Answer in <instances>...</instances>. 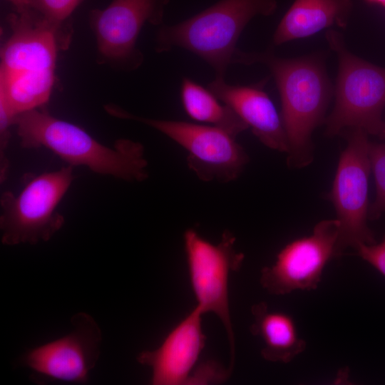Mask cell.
Returning a JSON list of instances; mask_svg holds the SVG:
<instances>
[{
	"instance_id": "11",
	"label": "cell",
	"mask_w": 385,
	"mask_h": 385,
	"mask_svg": "<svg viewBox=\"0 0 385 385\" xmlns=\"http://www.w3.org/2000/svg\"><path fill=\"white\" fill-rule=\"evenodd\" d=\"M169 0H113L103 9L90 13L100 57L128 68H138L143 55L136 47L143 26L162 24Z\"/></svg>"
},
{
	"instance_id": "5",
	"label": "cell",
	"mask_w": 385,
	"mask_h": 385,
	"mask_svg": "<svg viewBox=\"0 0 385 385\" xmlns=\"http://www.w3.org/2000/svg\"><path fill=\"white\" fill-rule=\"evenodd\" d=\"M73 166L31 178L18 194L4 192L0 199L1 242L6 245L49 240L63 225L57 207L73 179Z\"/></svg>"
},
{
	"instance_id": "1",
	"label": "cell",
	"mask_w": 385,
	"mask_h": 385,
	"mask_svg": "<svg viewBox=\"0 0 385 385\" xmlns=\"http://www.w3.org/2000/svg\"><path fill=\"white\" fill-rule=\"evenodd\" d=\"M235 63H262L270 69L281 98V117L289 145L287 164L292 168L310 164L313 160L312 135L324 121L332 95L323 58L311 55L283 58L271 51L240 50Z\"/></svg>"
},
{
	"instance_id": "23",
	"label": "cell",
	"mask_w": 385,
	"mask_h": 385,
	"mask_svg": "<svg viewBox=\"0 0 385 385\" xmlns=\"http://www.w3.org/2000/svg\"><path fill=\"white\" fill-rule=\"evenodd\" d=\"M366 1L385 6V0H366Z\"/></svg>"
},
{
	"instance_id": "17",
	"label": "cell",
	"mask_w": 385,
	"mask_h": 385,
	"mask_svg": "<svg viewBox=\"0 0 385 385\" xmlns=\"http://www.w3.org/2000/svg\"><path fill=\"white\" fill-rule=\"evenodd\" d=\"M180 97L187 115L199 123L220 128L235 138L248 129L230 106L189 78L182 79Z\"/></svg>"
},
{
	"instance_id": "2",
	"label": "cell",
	"mask_w": 385,
	"mask_h": 385,
	"mask_svg": "<svg viewBox=\"0 0 385 385\" xmlns=\"http://www.w3.org/2000/svg\"><path fill=\"white\" fill-rule=\"evenodd\" d=\"M20 145L24 148H46L68 165L129 182L147 179L148 161L143 145L120 139L113 147L103 145L83 128L51 115L43 107L17 115L14 120Z\"/></svg>"
},
{
	"instance_id": "3",
	"label": "cell",
	"mask_w": 385,
	"mask_h": 385,
	"mask_svg": "<svg viewBox=\"0 0 385 385\" xmlns=\"http://www.w3.org/2000/svg\"><path fill=\"white\" fill-rule=\"evenodd\" d=\"M277 9V0H220L201 12L158 31L155 50L174 47L186 49L201 58L225 78L240 49L236 47L247 24L257 16H270Z\"/></svg>"
},
{
	"instance_id": "19",
	"label": "cell",
	"mask_w": 385,
	"mask_h": 385,
	"mask_svg": "<svg viewBox=\"0 0 385 385\" xmlns=\"http://www.w3.org/2000/svg\"><path fill=\"white\" fill-rule=\"evenodd\" d=\"M30 7L48 21L62 26L85 0H29Z\"/></svg>"
},
{
	"instance_id": "7",
	"label": "cell",
	"mask_w": 385,
	"mask_h": 385,
	"mask_svg": "<svg viewBox=\"0 0 385 385\" xmlns=\"http://www.w3.org/2000/svg\"><path fill=\"white\" fill-rule=\"evenodd\" d=\"M347 143L341 153L332 188L328 195L339 223L337 252L341 257L348 248L376 242L369 228V177L370 141L359 128L343 132Z\"/></svg>"
},
{
	"instance_id": "18",
	"label": "cell",
	"mask_w": 385,
	"mask_h": 385,
	"mask_svg": "<svg viewBox=\"0 0 385 385\" xmlns=\"http://www.w3.org/2000/svg\"><path fill=\"white\" fill-rule=\"evenodd\" d=\"M369 159L375 180L376 197L369 206V219L376 220L385 212V143L370 142Z\"/></svg>"
},
{
	"instance_id": "21",
	"label": "cell",
	"mask_w": 385,
	"mask_h": 385,
	"mask_svg": "<svg viewBox=\"0 0 385 385\" xmlns=\"http://www.w3.org/2000/svg\"><path fill=\"white\" fill-rule=\"evenodd\" d=\"M354 250L356 255L385 277V235L380 242L359 244Z\"/></svg>"
},
{
	"instance_id": "6",
	"label": "cell",
	"mask_w": 385,
	"mask_h": 385,
	"mask_svg": "<svg viewBox=\"0 0 385 385\" xmlns=\"http://www.w3.org/2000/svg\"><path fill=\"white\" fill-rule=\"evenodd\" d=\"M105 108L114 117L140 122L178 143L188 153L189 168L203 181H233L248 163V155L236 138L217 127L137 116L115 105Z\"/></svg>"
},
{
	"instance_id": "10",
	"label": "cell",
	"mask_w": 385,
	"mask_h": 385,
	"mask_svg": "<svg viewBox=\"0 0 385 385\" xmlns=\"http://www.w3.org/2000/svg\"><path fill=\"white\" fill-rule=\"evenodd\" d=\"M11 34L1 52L0 82L54 78L62 26L31 8L9 16Z\"/></svg>"
},
{
	"instance_id": "20",
	"label": "cell",
	"mask_w": 385,
	"mask_h": 385,
	"mask_svg": "<svg viewBox=\"0 0 385 385\" xmlns=\"http://www.w3.org/2000/svg\"><path fill=\"white\" fill-rule=\"evenodd\" d=\"M229 369H225L217 362L210 360L199 364L192 371L188 384H208L225 381L230 375Z\"/></svg>"
},
{
	"instance_id": "13",
	"label": "cell",
	"mask_w": 385,
	"mask_h": 385,
	"mask_svg": "<svg viewBox=\"0 0 385 385\" xmlns=\"http://www.w3.org/2000/svg\"><path fill=\"white\" fill-rule=\"evenodd\" d=\"M202 315L195 307L173 328L158 348L138 354V363L151 369L153 385L188 384L205 344Z\"/></svg>"
},
{
	"instance_id": "16",
	"label": "cell",
	"mask_w": 385,
	"mask_h": 385,
	"mask_svg": "<svg viewBox=\"0 0 385 385\" xmlns=\"http://www.w3.org/2000/svg\"><path fill=\"white\" fill-rule=\"evenodd\" d=\"M251 334L262 342L261 355L272 362L289 363L302 354L307 343L299 334L296 322L289 314L270 310L260 302L252 305Z\"/></svg>"
},
{
	"instance_id": "24",
	"label": "cell",
	"mask_w": 385,
	"mask_h": 385,
	"mask_svg": "<svg viewBox=\"0 0 385 385\" xmlns=\"http://www.w3.org/2000/svg\"><path fill=\"white\" fill-rule=\"evenodd\" d=\"M379 137L385 140V125Z\"/></svg>"
},
{
	"instance_id": "22",
	"label": "cell",
	"mask_w": 385,
	"mask_h": 385,
	"mask_svg": "<svg viewBox=\"0 0 385 385\" xmlns=\"http://www.w3.org/2000/svg\"><path fill=\"white\" fill-rule=\"evenodd\" d=\"M10 1L15 7L16 11H21L30 7L29 0H7Z\"/></svg>"
},
{
	"instance_id": "9",
	"label": "cell",
	"mask_w": 385,
	"mask_h": 385,
	"mask_svg": "<svg viewBox=\"0 0 385 385\" xmlns=\"http://www.w3.org/2000/svg\"><path fill=\"white\" fill-rule=\"evenodd\" d=\"M339 232L337 219L324 220L314 226L311 235L287 243L274 262L261 270V286L274 295L316 289L327 263L339 257Z\"/></svg>"
},
{
	"instance_id": "15",
	"label": "cell",
	"mask_w": 385,
	"mask_h": 385,
	"mask_svg": "<svg viewBox=\"0 0 385 385\" xmlns=\"http://www.w3.org/2000/svg\"><path fill=\"white\" fill-rule=\"evenodd\" d=\"M352 9L351 0H294L275 29L272 42L279 46L332 26L345 29Z\"/></svg>"
},
{
	"instance_id": "14",
	"label": "cell",
	"mask_w": 385,
	"mask_h": 385,
	"mask_svg": "<svg viewBox=\"0 0 385 385\" xmlns=\"http://www.w3.org/2000/svg\"><path fill=\"white\" fill-rule=\"evenodd\" d=\"M262 84L231 85L225 78L215 77L207 88L237 114L262 144L287 153L289 145L282 117Z\"/></svg>"
},
{
	"instance_id": "12",
	"label": "cell",
	"mask_w": 385,
	"mask_h": 385,
	"mask_svg": "<svg viewBox=\"0 0 385 385\" xmlns=\"http://www.w3.org/2000/svg\"><path fill=\"white\" fill-rule=\"evenodd\" d=\"M71 322L68 334L31 349L22 356L21 364L53 380L86 383L100 356L102 332L85 312L75 314Z\"/></svg>"
},
{
	"instance_id": "8",
	"label": "cell",
	"mask_w": 385,
	"mask_h": 385,
	"mask_svg": "<svg viewBox=\"0 0 385 385\" xmlns=\"http://www.w3.org/2000/svg\"><path fill=\"white\" fill-rule=\"evenodd\" d=\"M191 287L196 299V307L202 314H215L224 325L230 347V363L235 361V337L231 322L228 282L232 272L237 271L244 255L235 249L234 235L225 231L220 242L212 244L193 229L183 236Z\"/></svg>"
},
{
	"instance_id": "4",
	"label": "cell",
	"mask_w": 385,
	"mask_h": 385,
	"mask_svg": "<svg viewBox=\"0 0 385 385\" xmlns=\"http://www.w3.org/2000/svg\"><path fill=\"white\" fill-rule=\"evenodd\" d=\"M326 39L337 56L339 67L335 103L325 120V134L333 137L351 128L380 136L385 122V67L369 63L350 52L343 36L328 29Z\"/></svg>"
}]
</instances>
